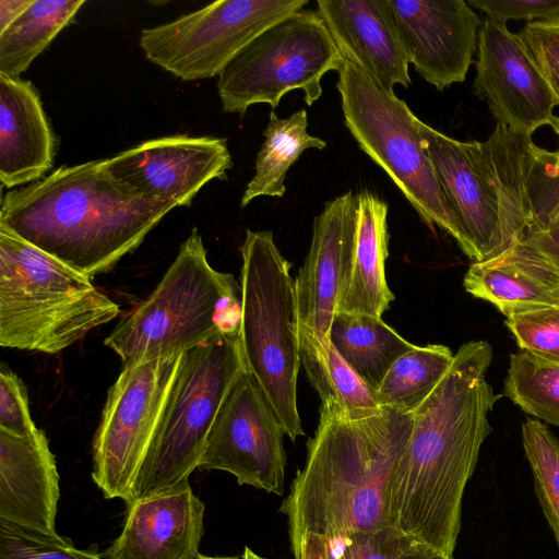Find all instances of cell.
Wrapping results in <instances>:
<instances>
[{"label":"cell","mask_w":559,"mask_h":559,"mask_svg":"<svg viewBox=\"0 0 559 559\" xmlns=\"http://www.w3.org/2000/svg\"><path fill=\"white\" fill-rule=\"evenodd\" d=\"M552 129L559 135L558 117ZM543 167L547 179L548 211L545 222L540 227L547 226L559 219V151L550 153L544 150Z\"/></svg>","instance_id":"cell-38"},{"label":"cell","mask_w":559,"mask_h":559,"mask_svg":"<svg viewBox=\"0 0 559 559\" xmlns=\"http://www.w3.org/2000/svg\"><path fill=\"white\" fill-rule=\"evenodd\" d=\"M34 0H0V33L20 17Z\"/></svg>","instance_id":"cell-41"},{"label":"cell","mask_w":559,"mask_h":559,"mask_svg":"<svg viewBox=\"0 0 559 559\" xmlns=\"http://www.w3.org/2000/svg\"><path fill=\"white\" fill-rule=\"evenodd\" d=\"M55 134L31 81L0 75V181L29 185L51 168Z\"/></svg>","instance_id":"cell-21"},{"label":"cell","mask_w":559,"mask_h":559,"mask_svg":"<svg viewBox=\"0 0 559 559\" xmlns=\"http://www.w3.org/2000/svg\"><path fill=\"white\" fill-rule=\"evenodd\" d=\"M84 0H34L0 33V75L19 79L74 19Z\"/></svg>","instance_id":"cell-26"},{"label":"cell","mask_w":559,"mask_h":559,"mask_svg":"<svg viewBox=\"0 0 559 559\" xmlns=\"http://www.w3.org/2000/svg\"><path fill=\"white\" fill-rule=\"evenodd\" d=\"M299 345L301 365L321 403L335 402L350 419H361L381 412L376 392L350 368L333 345L322 350L300 336Z\"/></svg>","instance_id":"cell-27"},{"label":"cell","mask_w":559,"mask_h":559,"mask_svg":"<svg viewBox=\"0 0 559 559\" xmlns=\"http://www.w3.org/2000/svg\"><path fill=\"white\" fill-rule=\"evenodd\" d=\"M356 240L357 198L349 191L314 217L310 249L294 280L299 336L322 350L350 282Z\"/></svg>","instance_id":"cell-13"},{"label":"cell","mask_w":559,"mask_h":559,"mask_svg":"<svg viewBox=\"0 0 559 559\" xmlns=\"http://www.w3.org/2000/svg\"><path fill=\"white\" fill-rule=\"evenodd\" d=\"M120 535L102 552L106 559H198L204 503L189 481L135 500Z\"/></svg>","instance_id":"cell-19"},{"label":"cell","mask_w":559,"mask_h":559,"mask_svg":"<svg viewBox=\"0 0 559 559\" xmlns=\"http://www.w3.org/2000/svg\"><path fill=\"white\" fill-rule=\"evenodd\" d=\"M242 314L240 341L248 371L254 377L286 436H305L297 408L301 366L295 283L290 262L271 230H246L239 248Z\"/></svg>","instance_id":"cell-6"},{"label":"cell","mask_w":559,"mask_h":559,"mask_svg":"<svg viewBox=\"0 0 559 559\" xmlns=\"http://www.w3.org/2000/svg\"><path fill=\"white\" fill-rule=\"evenodd\" d=\"M285 430L254 377L234 383L210 430L199 467L230 473L239 485L283 493Z\"/></svg>","instance_id":"cell-12"},{"label":"cell","mask_w":559,"mask_h":559,"mask_svg":"<svg viewBox=\"0 0 559 559\" xmlns=\"http://www.w3.org/2000/svg\"><path fill=\"white\" fill-rule=\"evenodd\" d=\"M504 324L522 352L559 364V305L514 313Z\"/></svg>","instance_id":"cell-32"},{"label":"cell","mask_w":559,"mask_h":559,"mask_svg":"<svg viewBox=\"0 0 559 559\" xmlns=\"http://www.w3.org/2000/svg\"><path fill=\"white\" fill-rule=\"evenodd\" d=\"M454 354L440 344L415 346L399 357L383 378L377 397L381 407L413 413L449 370Z\"/></svg>","instance_id":"cell-28"},{"label":"cell","mask_w":559,"mask_h":559,"mask_svg":"<svg viewBox=\"0 0 559 559\" xmlns=\"http://www.w3.org/2000/svg\"><path fill=\"white\" fill-rule=\"evenodd\" d=\"M247 370L239 333L182 353L127 504L189 481L224 400Z\"/></svg>","instance_id":"cell-7"},{"label":"cell","mask_w":559,"mask_h":559,"mask_svg":"<svg viewBox=\"0 0 559 559\" xmlns=\"http://www.w3.org/2000/svg\"><path fill=\"white\" fill-rule=\"evenodd\" d=\"M465 290L492 304L507 317L559 305V295L521 267L507 252L473 262L463 278Z\"/></svg>","instance_id":"cell-25"},{"label":"cell","mask_w":559,"mask_h":559,"mask_svg":"<svg viewBox=\"0 0 559 559\" xmlns=\"http://www.w3.org/2000/svg\"><path fill=\"white\" fill-rule=\"evenodd\" d=\"M403 559H454V557H448L433 548H430L424 544L417 543Z\"/></svg>","instance_id":"cell-42"},{"label":"cell","mask_w":559,"mask_h":559,"mask_svg":"<svg viewBox=\"0 0 559 559\" xmlns=\"http://www.w3.org/2000/svg\"><path fill=\"white\" fill-rule=\"evenodd\" d=\"M0 430L17 437L38 431L28 408L22 380L11 370H0Z\"/></svg>","instance_id":"cell-35"},{"label":"cell","mask_w":559,"mask_h":559,"mask_svg":"<svg viewBox=\"0 0 559 559\" xmlns=\"http://www.w3.org/2000/svg\"><path fill=\"white\" fill-rule=\"evenodd\" d=\"M198 559H240V558H238V557H210V556H205V555H200L198 557Z\"/></svg>","instance_id":"cell-44"},{"label":"cell","mask_w":559,"mask_h":559,"mask_svg":"<svg viewBox=\"0 0 559 559\" xmlns=\"http://www.w3.org/2000/svg\"><path fill=\"white\" fill-rule=\"evenodd\" d=\"M503 394L523 412L559 428V364L526 352L513 353Z\"/></svg>","instance_id":"cell-29"},{"label":"cell","mask_w":559,"mask_h":559,"mask_svg":"<svg viewBox=\"0 0 559 559\" xmlns=\"http://www.w3.org/2000/svg\"><path fill=\"white\" fill-rule=\"evenodd\" d=\"M468 3L504 24L511 20L533 22L559 15V0H469Z\"/></svg>","instance_id":"cell-36"},{"label":"cell","mask_w":559,"mask_h":559,"mask_svg":"<svg viewBox=\"0 0 559 559\" xmlns=\"http://www.w3.org/2000/svg\"><path fill=\"white\" fill-rule=\"evenodd\" d=\"M344 61L317 11L298 10L258 35L219 73L222 108L241 116L254 104L274 109L295 90L312 106L323 75L338 72Z\"/></svg>","instance_id":"cell-9"},{"label":"cell","mask_w":559,"mask_h":559,"mask_svg":"<svg viewBox=\"0 0 559 559\" xmlns=\"http://www.w3.org/2000/svg\"><path fill=\"white\" fill-rule=\"evenodd\" d=\"M308 117L300 109L281 119L272 110L263 132L264 142L257 154L255 173L241 197L240 206H247L258 197H283L285 179L290 166L309 148L323 150L326 142L308 133Z\"/></svg>","instance_id":"cell-24"},{"label":"cell","mask_w":559,"mask_h":559,"mask_svg":"<svg viewBox=\"0 0 559 559\" xmlns=\"http://www.w3.org/2000/svg\"><path fill=\"white\" fill-rule=\"evenodd\" d=\"M506 252L527 273L559 294V258L545 255L523 240Z\"/></svg>","instance_id":"cell-37"},{"label":"cell","mask_w":559,"mask_h":559,"mask_svg":"<svg viewBox=\"0 0 559 559\" xmlns=\"http://www.w3.org/2000/svg\"><path fill=\"white\" fill-rule=\"evenodd\" d=\"M413 421V413L388 407L350 419L335 402L321 403L305 465L280 507L295 557L308 532L332 538L388 525L390 487Z\"/></svg>","instance_id":"cell-2"},{"label":"cell","mask_w":559,"mask_h":559,"mask_svg":"<svg viewBox=\"0 0 559 559\" xmlns=\"http://www.w3.org/2000/svg\"><path fill=\"white\" fill-rule=\"evenodd\" d=\"M418 127L444 194L473 245L475 262L507 251L498 187L483 142L455 140L421 120Z\"/></svg>","instance_id":"cell-16"},{"label":"cell","mask_w":559,"mask_h":559,"mask_svg":"<svg viewBox=\"0 0 559 559\" xmlns=\"http://www.w3.org/2000/svg\"><path fill=\"white\" fill-rule=\"evenodd\" d=\"M59 498L56 459L45 432L17 437L0 430V520L58 537Z\"/></svg>","instance_id":"cell-20"},{"label":"cell","mask_w":559,"mask_h":559,"mask_svg":"<svg viewBox=\"0 0 559 559\" xmlns=\"http://www.w3.org/2000/svg\"><path fill=\"white\" fill-rule=\"evenodd\" d=\"M408 62L437 91L464 82L481 21L464 0H390Z\"/></svg>","instance_id":"cell-17"},{"label":"cell","mask_w":559,"mask_h":559,"mask_svg":"<svg viewBox=\"0 0 559 559\" xmlns=\"http://www.w3.org/2000/svg\"><path fill=\"white\" fill-rule=\"evenodd\" d=\"M492 347L460 346L449 370L413 412V429L390 487L386 524L453 557L462 502L498 395L487 382Z\"/></svg>","instance_id":"cell-1"},{"label":"cell","mask_w":559,"mask_h":559,"mask_svg":"<svg viewBox=\"0 0 559 559\" xmlns=\"http://www.w3.org/2000/svg\"><path fill=\"white\" fill-rule=\"evenodd\" d=\"M175 207L116 179L99 159L61 166L9 191L0 226L92 280L134 251Z\"/></svg>","instance_id":"cell-3"},{"label":"cell","mask_w":559,"mask_h":559,"mask_svg":"<svg viewBox=\"0 0 559 559\" xmlns=\"http://www.w3.org/2000/svg\"><path fill=\"white\" fill-rule=\"evenodd\" d=\"M308 0H221L171 22L144 28L145 58L183 81L219 75L263 31Z\"/></svg>","instance_id":"cell-10"},{"label":"cell","mask_w":559,"mask_h":559,"mask_svg":"<svg viewBox=\"0 0 559 559\" xmlns=\"http://www.w3.org/2000/svg\"><path fill=\"white\" fill-rule=\"evenodd\" d=\"M520 240L545 255L559 258V219L547 226L527 230Z\"/></svg>","instance_id":"cell-39"},{"label":"cell","mask_w":559,"mask_h":559,"mask_svg":"<svg viewBox=\"0 0 559 559\" xmlns=\"http://www.w3.org/2000/svg\"><path fill=\"white\" fill-rule=\"evenodd\" d=\"M242 559H266V558L261 557L260 555L255 554L249 547H245Z\"/></svg>","instance_id":"cell-43"},{"label":"cell","mask_w":559,"mask_h":559,"mask_svg":"<svg viewBox=\"0 0 559 559\" xmlns=\"http://www.w3.org/2000/svg\"><path fill=\"white\" fill-rule=\"evenodd\" d=\"M0 559H106L96 549H78L71 539L47 536L0 520Z\"/></svg>","instance_id":"cell-31"},{"label":"cell","mask_w":559,"mask_h":559,"mask_svg":"<svg viewBox=\"0 0 559 559\" xmlns=\"http://www.w3.org/2000/svg\"><path fill=\"white\" fill-rule=\"evenodd\" d=\"M106 165L145 197L189 206L211 180L226 179L233 160L225 139L176 134L142 142L106 158Z\"/></svg>","instance_id":"cell-15"},{"label":"cell","mask_w":559,"mask_h":559,"mask_svg":"<svg viewBox=\"0 0 559 559\" xmlns=\"http://www.w3.org/2000/svg\"><path fill=\"white\" fill-rule=\"evenodd\" d=\"M330 344L376 394L394 361L416 346L381 318L343 311L333 318Z\"/></svg>","instance_id":"cell-23"},{"label":"cell","mask_w":559,"mask_h":559,"mask_svg":"<svg viewBox=\"0 0 559 559\" xmlns=\"http://www.w3.org/2000/svg\"><path fill=\"white\" fill-rule=\"evenodd\" d=\"M475 95L485 100L496 124L530 135L556 123L557 106L526 46L507 24L486 17L478 31Z\"/></svg>","instance_id":"cell-14"},{"label":"cell","mask_w":559,"mask_h":559,"mask_svg":"<svg viewBox=\"0 0 559 559\" xmlns=\"http://www.w3.org/2000/svg\"><path fill=\"white\" fill-rule=\"evenodd\" d=\"M295 559H336L331 538L322 534L306 533Z\"/></svg>","instance_id":"cell-40"},{"label":"cell","mask_w":559,"mask_h":559,"mask_svg":"<svg viewBox=\"0 0 559 559\" xmlns=\"http://www.w3.org/2000/svg\"><path fill=\"white\" fill-rule=\"evenodd\" d=\"M331 540L336 559H403L418 543L392 525L332 537Z\"/></svg>","instance_id":"cell-33"},{"label":"cell","mask_w":559,"mask_h":559,"mask_svg":"<svg viewBox=\"0 0 559 559\" xmlns=\"http://www.w3.org/2000/svg\"><path fill=\"white\" fill-rule=\"evenodd\" d=\"M182 353L123 365L93 440L92 478L106 499L129 501Z\"/></svg>","instance_id":"cell-11"},{"label":"cell","mask_w":559,"mask_h":559,"mask_svg":"<svg viewBox=\"0 0 559 559\" xmlns=\"http://www.w3.org/2000/svg\"><path fill=\"white\" fill-rule=\"evenodd\" d=\"M518 35L559 105V15L527 22Z\"/></svg>","instance_id":"cell-34"},{"label":"cell","mask_w":559,"mask_h":559,"mask_svg":"<svg viewBox=\"0 0 559 559\" xmlns=\"http://www.w3.org/2000/svg\"><path fill=\"white\" fill-rule=\"evenodd\" d=\"M120 307L91 278L0 226V345L57 354Z\"/></svg>","instance_id":"cell-5"},{"label":"cell","mask_w":559,"mask_h":559,"mask_svg":"<svg viewBox=\"0 0 559 559\" xmlns=\"http://www.w3.org/2000/svg\"><path fill=\"white\" fill-rule=\"evenodd\" d=\"M357 198V240L350 282L338 312L381 318L394 296L385 278L388 204L370 191Z\"/></svg>","instance_id":"cell-22"},{"label":"cell","mask_w":559,"mask_h":559,"mask_svg":"<svg viewBox=\"0 0 559 559\" xmlns=\"http://www.w3.org/2000/svg\"><path fill=\"white\" fill-rule=\"evenodd\" d=\"M345 126L359 147L392 179L423 222L450 235L474 262L476 253L447 199L407 104L346 60L337 72Z\"/></svg>","instance_id":"cell-8"},{"label":"cell","mask_w":559,"mask_h":559,"mask_svg":"<svg viewBox=\"0 0 559 559\" xmlns=\"http://www.w3.org/2000/svg\"><path fill=\"white\" fill-rule=\"evenodd\" d=\"M521 435L534 492L559 547V440L547 425L533 418L523 423Z\"/></svg>","instance_id":"cell-30"},{"label":"cell","mask_w":559,"mask_h":559,"mask_svg":"<svg viewBox=\"0 0 559 559\" xmlns=\"http://www.w3.org/2000/svg\"><path fill=\"white\" fill-rule=\"evenodd\" d=\"M241 286L212 267L197 228L150 296L105 338L123 365L183 353L240 332Z\"/></svg>","instance_id":"cell-4"},{"label":"cell","mask_w":559,"mask_h":559,"mask_svg":"<svg viewBox=\"0 0 559 559\" xmlns=\"http://www.w3.org/2000/svg\"><path fill=\"white\" fill-rule=\"evenodd\" d=\"M324 22L344 59L389 92L411 85L408 59L390 0H318Z\"/></svg>","instance_id":"cell-18"}]
</instances>
